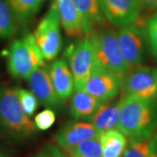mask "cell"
<instances>
[{
  "label": "cell",
  "mask_w": 157,
  "mask_h": 157,
  "mask_svg": "<svg viewBox=\"0 0 157 157\" xmlns=\"http://www.w3.org/2000/svg\"><path fill=\"white\" fill-rule=\"evenodd\" d=\"M101 104L102 102L86 90H74L70 103V113L75 120L90 121Z\"/></svg>",
  "instance_id": "2e32d148"
},
{
  "label": "cell",
  "mask_w": 157,
  "mask_h": 157,
  "mask_svg": "<svg viewBox=\"0 0 157 157\" xmlns=\"http://www.w3.org/2000/svg\"><path fill=\"white\" fill-rule=\"evenodd\" d=\"M118 129L130 140H147L157 131V101L122 95Z\"/></svg>",
  "instance_id": "6da1fadb"
},
{
  "label": "cell",
  "mask_w": 157,
  "mask_h": 157,
  "mask_svg": "<svg viewBox=\"0 0 157 157\" xmlns=\"http://www.w3.org/2000/svg\"><path fill=\"white\" fill-rule=\"evenodd\" d=\"M37 128L25 113L17 88L6 85L0 86V134L16 140L33 136Z\"/></svg>",
  "instance_id": "7a4b0ae2"
},
{
  "label": "cell",
  "mask_w": 157,
  "mask_h": 157,
  "mask_svg": "<svg viewBox=\"0 0 157 157\" xmlns=\"http://www.w3.org/2000/svg\"><path fill=\"white\" fill-rule=\"evenodd\" d=\"M99 5L106 19L117 28L136 22L141 11L139 0H99Z\"/></svg>",
  "instance_id": "30bf717a"
},
{
  "label": "cell",
  "mask_w": 157,
  "mask_h": 157,
  "mask_svg": "<svg viewBox=\"0 0 157 157\" xmlns=\"http://www.w3.org/2000/svg\"><path fill=\"white\" fill-rule=\"evenodd\" d=\"M123 78L95 63L83 89L102 103L114 100L121 91Z\"/></svg>",
  "instance_id": "9c48e42d"
},
{
  "label": "cell",
  "mask_w": 157,
  "mask_h": 157,
  "mask_svg": "<svg viewBox=\"0 0 157 157\" xmlns=\"http://www.w3.org/2000/svg\"><path fill=\"white\" fill-rule=\"evenodd\" d=\"M65 152L70 157H103L100 136L84 140Z\"/></svg>",
  "instance_id": "44dd1931"
},
{
  "label": "cell",
  "mask_w": 157,
  "mask_h": 157,
  "mask_svg": "<svg viewBox=\"0 0 157 157\" xmlns=\"http://www.w3.org/2000/svg\"><path fill=\"white\" fill-rule=\"evenodd\" d=\"M123 95L157 101V68L138 67L129 71L122 79Z\"/></svg>",
  "instance_id": "ba28073f"
},
{
  "label": "cell",
  "mask_w": 157,
  "mask_h": 157,
  "mask_svg": "<svg viewBox=\"0 0 157 157\" xmlns=\"http://www.w3.org/2000/svg\"><path fill=\"white\" fill-rule=\"evenodd\" d=\"M88 38L96 64L124 78L130 70L121 51L118 33L113 29H103L94 31Z\"/></svg>",
  "instance_id": "277c9868"
},
{
  "label": "cell",
  "mask_w": 157,
  "mask_h": 157,
  "mask_svg": "<svg viewBox=\"0 0 157 157\" xmlns=\"http://www.w3.org/2000/svg\"><path fill=\"white\" fill-rule=\"evenodd\" d=\"M61 23L55 3L38 25L33 33L36 44L45 60H52L61 50Z\"/></svg>",
  "instance_id": "5b68a950"
},
{
  "label": "cell",
  "mask_w": 157,
  "mask_h": 157,
  "mask_svg": "<svg viewBox=\"0 0 157 157\" xmlns=\"http://www.w3.org/2000/svg\"><path fill=\"white\" fill-rule=\"evenodd\" d=\"M45 0H7L19 25H25L39 12Z\"/></svg>",
  "instance_id": "ffe728a7"
},
{
  "label": "cell",
  "mask_w": 157,
  "mask_h": 157,
  "mask_svg": "<svg viewBox=\"0 0 157 157\" xmlns=\"http://www.w3.org/2000/svg\"><path fill=\"white\" fill-rule=\"evenodd\" d=\"M148 140H130L122 157H153L148 147Z\"/></svg>",
  "instance_id": "603a6c76"
},
{
  "label": "cell",
  "mask_w": 157,
  "mask_h": 157,
  "mask_svg": "<svg viewBox=\"0 0 157 157\" xmlns=\"http://www.w3.org/2000/svg\"><path fill=\"white\" fill-rule=\"evenodd\" d=\"M140 1L141 9L147 10H156L157 0H139Z\"/></svg>",
  "instance_id": "83f0119b"
},
{
  "label": "cell",
  "mask_w": 157,
  "mask_h": 157,
  "mask_svg": "<svg viewBox=\"0 0 157 157\" xmlns=\"http://www.w3.org/2000/svg\"><path fill=\"white\" fill-rule=\"evenodd\" d=\"M0 157H6V156H5V155H0Z\"/></svg>",
  "instance_id": "f1b7e54d"
},
{
  "label": "cell",
  "mask_w": 157,
  "mask_h": 157,
  "mask_svg": "<svg viewBox=\"0 0 157 157\" xmlns=\"http://www.w3.org/2000/svg\"><path fill=\"white\" fill-rule=\"evenodd\" d=\"M55 5L64 31L72 38L86 37L83 18L74 0H56Z\"/></svg>",
  "instance_id": "5bb4252c"
},
{
  "label": "cell",
  "mask_w": 157,
  "mask_h": 157,
  "mask_svg": "<svg viewBox=\"0 0 157 157\" xmlns=\"http://www.w3.org/2000/svg\"><path fill=\"white\" fill-rule=\"evenodd\" d=\"M17 92L24 111L29 117H32L39 107V100L32 91L17 87Z\"/></svg>",
  "instance_id": "7402d4cb"
},
{
  "label": "cell",
  "mask_w": 157,
  "mask_h": 157,
  "mask_svg": "<svg viewBox=\"0 0 157 157\" xmlns=\"http://www.w3.org/2000/svg\"><path fill=\"white\" fill-rule=\"evenodd\" d=\"M52 83L59 99L67 101L73 95L75 90L73 76L65 58L58 59L48 68Z\"/></svg>",
  "instance_id": "4fadbf2b"
},
{
  "label": "cell",
  "mask_w": 157,
  "mask_h": 157,
  "mask_svg": "<svg viewBox=\"0 0 157 157\" xmlns=\"http://www.w3.org/2000/svg\"><path fill=\"white\" fill-rule=\"evenodd\" d=\"M128 137L118 128L111 129L100 135L102 156L122 157L128 146Z\"/></svg>",
  "instance_id": "ac0fdd59"
},
{
  "label": "cell",
  "mask_w": 157,
  "mask_h": 157,
  "mask_svg": "<svg viewBox=\"0 0 157 157\" xmlns=\"http://www.w3.org/2000/svg\"><path fill=\"white\" fill-rule=\"evenodd\" d=\"M118 39L125 61L129 70L140 67L147 57L146 29L136 21L132 25L121 28Z\"/></svg>",
  "instance_id": "8992f818"
},
{
  "label": "cell",
  "mask_w": 157,
  "mask_h": 157,
  "mask_svg": "<svg viewBox=\"0 0 157 157\" xmlns=\"http://www.w3.org/2000/svg\"><path fill=\"white\" fill-rule=\"evenodd\" d=\"M56 121V114L54 110L51 108H46L41 111L34 117V124L37 129L41 131H45L52 128Z\"/></svg>",
  "instance_id": "d4e9b609"
},
{
  "label": "cell",
  "mask_w": 157,
  "mask_h": 157,
  "mask_svg": "<svg viewBox=\"0 0 157 157\" xmlns=\"http://www.w3.org/2000/svg\"><path fill=\"white\" fill-rule=\"evenodd\" d=\"M148 147L149 151L153 157L157 156V131L153 135L151 138L148 140Z\"/></svg>",
  "instance_id": "4316f807"
},
{
  "label": "cell",
  "mask_w": 157,
  "mask_h": 157,
  "mask_svg": "<svg viewBox=\"0 0 157 157\" xmlns=\"http://www.w3.org/2000/svg\"><path fill=\"white\" fill-rule=\"evenodd\" d=\"M146 33L152 56L157 62V12L155 13L147 24Z\"/></svg>",
  "instance_id": "cb8c5ba5"
},
{
  "label": "cell",
  "mask_w": 157,
  "mask_h": 157,
  "mask_svg": "<svg viewBox=\"0 0 157 157\" xmlns=\"http://www.w3.org/2000/svg\"><path fill=\"white\" fill-rule=\"evenodd\" d=\"M19 25L17 17L7 0H0V39L14 37Z\"/></svg>",
  "instance_id": "d6986e66"
},
{
  "label": "cell",
  "mask_w": 157,
  "mask_h": 157,
  "mask_svg": "<svg viewBox=\"0 0 157 157\" xmlns=\"http://www.w3.org/2000/svg\"><path fill=\"white\" fill-rule=\"evenodd\" d=\"M156 157H157V156H156Z\"/></svg>",
  "instance_id": "f546056e"
},
{
  "label": "cell",
  "mask_w": 157,
  "mask_h": 157,
  "mask_svg": "<svg viewBox=\"0 0 157 157\" xmlns=\"http://www.w3.org/2000/svg\"><path fill=\"white\" fill-rule=\"evenodd\" d=\"M100 135V133L92 123L75 120L62 126L55 135V140L57 145L66 151L84 140Z\"/></svg>",
  "instance_id": "7c38bea8"
},
{
  "label": "cell",
  "mask_w": 157,
  "mask_h": 157,
  "mask_svg": "<svg viewBox=\"0 0 157 157\" xmlns=\"http://www.w3.org/2000/svg\"><path fill=\"white\" fill-rule=\"evenodd\" d=\"M33 157H70L58 145L48 143Z\"/></svg>",
  "instance_id": "484cf974"
},
{
  "label": "cell",
  "mask_w": 157,
  "mask_h": 157,
  "mask_svg": "<svg viewBox=\"0 0 157 157\" xmlns=\"http://www.w3.org/2000/svg\"><path fill=\"white\" fill-rule=\"evenodd\" d=\"M122 99L123 97H121L115 101L113 100L102 103L91 119V123L94 126L100 135L108 130L118 128L121 120Z\"/></svg>",
  "instance_id": "9a60e30c"
},
{
  "label": "cell",
  "mask_w": 157,
  "mask_h": 157,
  "mask_svg": "<svg viewBox=\"0 0 157 157\" xmlns=\"http://www.w3.org/2000/svg\"><path fill=\"white\" fill-rule=\"evenodd\" d=\"M27 81L31 91L43 106L52 110H58L63 107L64 101L55 92L47 68H38L27 78Z\"/></svg>",
  "instance_id": "8fae6325"
},
{
  "label": "cell",
  "mask_w": 157,
  "mask_h": 157,
  "mask_svg": "<svg viewBox=\"0 0 157 157\" xmlns=\"http://www.w3.org/2000/svg\"><path fill=\"white\" fill-rule=\"evenodd\" d=\"M83 18L86 37H88L98 25L105 23V18L99 5V0H74Z\"/></svg>",
  "instance_id": "e0dca14e"
},
{
  "label": "cell",
  "mask_w": 157,
  "mask_h": 157,
  "mask_svg": "<svg viewBox=\"0 0 157 157\" xmlns=\"http://www.w3.org/2000/svg\"><path fill=\"white\" fill-rule=\"evenodd\" d=\"M65 56L73 76L75 90L83 89L95 65L89 38L84 37L69 45Z\"/></svg>",
  "instance_id": "52a82bcc"
},
{
  "label": "cell",
  "mask_w": 157,
  "mask_h": 157,
  "mask_svg": "<svg viewBox=\"0 0 157 157\" xmlns=\"http://www.w3.org/2000/svg\"><path fill=\"white\" fill-rule=\"evenodd\" d=\"M45 60L33 34L26 33L10 45L7 53V69L14 78H27L35 70L45 66Z\"/></svg>",
  "instance_id": "3957f363"
}]
</instances>
